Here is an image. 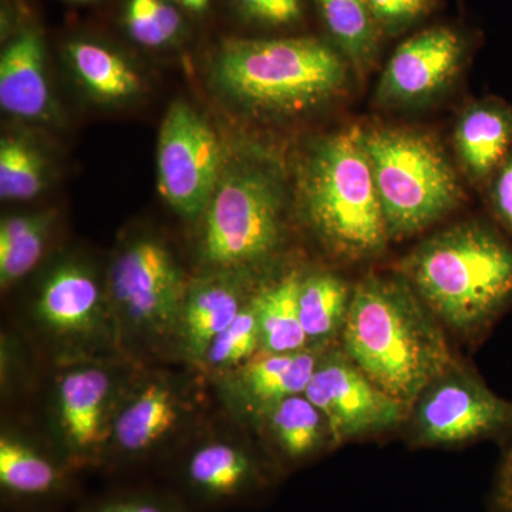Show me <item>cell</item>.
Returning <instances> with one entry per match:
<instances>
[{"label":"cell","instance_id":"obj_1","mask_svg":"<svg viewBox=\"0 0 512 512\" xmlns=\"http://www.w3.org/2000/svg\"><path fill=\"white\" fill-rule=\"evenodd\" d=\"M343 352L377 387L410 406L454 362L443 325L402 275L353 286Z\"/></svg>","mask_w":512,"mask_h":512},{"label":"cell","instance_id":"obj_2","mask_svg":"<svg viewBox=\"0 0 512 512\" xmlns=\"http://www.w3.org/2000/svg\"><path fill=\"white\" fill-rule=\"evenodd\" d=\"M399 275L441 325L481 335L512 306V239L487 222L453 225L417 245Z\"/></svg>","mask_w":512,"mask_h":512},{"label":"cell","instance_id":"obj_3","mask_svg":"<svg viewBox=\"0 0 512 512\" xmlns=\"http://www.w3.org/2000/svg\"><path fill=\"white\" fill-rule=\"evenodd\" d=\"M299 195L306 221L333 255L357 262L386 249L389 232L362 128H346L313 148Z\"/></svg>","mask_w":512,"mask_h":512},{"label":"cell","instance_id":"obj_4","mask_svg":"<svg viewBox=\"0 0 512 512\" xmlns=\"http://www.w3.org/2000/svg\"><path fill=\"white\" fill-rule=\"evenodd\" d=\"M218 86L255 111L298 113L342 89L346 64L335 47L316 37L231 39L214 64Z\"/></svg>","mask_w":512,"mask_h":512},{"label":"cell","instance_id":"obj_5","mask_svg":"<svg viewBox=\"0 0 512 512\" xmlns=\"http://www.w3.org/2000/svg\"><path fill=\"white\" fill-rule=\"evenodd\" d=\"M365 146L390 239L419 234L457 207L456 171L430 137L375 128L365 131Z\"/></svg>","mask_w":512,"mask_h":512},{"label":"cell","instance_id":"obj_6","mask_svg":"<svg viewBox=\"0 0 512 512\" xmlns=\"http://www.w3.org/2000/svg\"><path fill=\"white\" fill-rule=\"evenodd\" d=\"M284 238V192L274 175L241 168L224 178L205 210L201 254L208 265L247 268L275 254Z\"/></svg>","mask_w":512,"mask_h":512},{"label":"cell","instance_id":"obj_7","mask_svg":"<svg viewBox=\"0 0 512 512\" xmlns=\"http://www.w3.org/2000/svg\"><path fill=\"white\" fill-rule=\"evenodd\" d=\"M409 440L417 447H456L504 441L512 429V402L495 394L471 367L453 363L409 406Z\"/></svg>","mask_w":512,"mask_h":512},{"label":"cell","instance_id":"obj_8","mask_svg":"<svg viewBox=\"0 0 512 512\" xmlns=\"http://www.w3.org/2000/svg\"><path fill=\"white\" fill-rule=\"evenodd\" d=\"M221 146L217 134L183 101L171 104L157 148L161 197L188 218L204 214L217 188Z\"/></svg>","mask_w":512,"mask_h":512},{"label":"cell","instance_id":"obj_9","mask_svg":"<svg viewBox=\"0 0 512 512\" xmlns=\"http://www.w3.org/2000/svg\"><path fill=\"white\" fill-rule=\"evenodd\" d=\"M329 423L335 447L399 429L409 407L377 387L342 348L329 349L305 390Z\"/></svg>","mask_w":512,"mask_h":512},{"label":"cell","instance_id":"obj_10","mask_svg":"<svg viewBox=\"0 0 512 512\" xmlns=\"http://www.w3.org/2000/svg\"><path fill=\"white\" fill-rule=\"evenodd\" d=\"M111 289L120 311L151 333L177 325L185 301L183 274L163 244L138 239L114 264Z\"/></svg>","mask_w":512,"mask_h":512},{"label":"cell","instance_id":"obj_11","mask_svg":"<svg viewBox=\"0 0 512 512\" xmlns=\"http://www.w3.org/2000/svg\"><path fill=\"white\" fill-rule=\"evenodd\" d=\"M467 42L458 30L436 26L423 30L394 50L377 86V99L389 106L429 100L460 70Z\"/></svg>","mask_w":512,"mask_h":512},{"label":"cell","instance_id":"obj_12","mask_svg":"<svg viewBox=\"0 0 512 512\" xmlns=\"http://www.w3.org/2000/svg\"><path fill=\"white\" fill-rule=\"evenodd\" d=\"M279 467L229 443H207L185 457L178 480L185 494L205 507L244 503L266 493Z\"/></svg>","mask_w":512,"mask_h":512},{"label":"cell","instance_id":"obj_13","mask_svg":"<svg viewBox=\"0 0 512 512\" xmlns=\"http://www.w3.org/2000/svg\"><path fill=\"white\" fill-rule=\"evenodd\" d=\"M111 380L103 370L86 367L67 373L59 384V416L70 467L99 460L109 439Z\"/></svg>","mask_w":512,"mask_h":512},{"label":"cell","instance_id":"obj_14","mask_svg":"<svg viewBox=\"0 0 512 512\" xmlns=\"http://www.w3.org/2000/svg\"><path fill=\"white\" fill-rule=\"evenodd\" d=\"M326 350L328 345H311L295 353L259 350L238 367L234 390L239 402L261 419L286 397L305 393Z\"/></svg>","mask_w":512,"mask_h":512},{"label":"cell","instance_id":"obj_15","mask_svg":"<svg viewBox=\"0 0 512 512\" xmlns=\"http://www.w3.org/2000/svg\"><path fill=\"white\" fill-rule=\"evenodd\" d=\"M0 106L20 119L43 120L50 116L45 46L42 37L32 30L15 37L0 57Z\"/></svg>","mask_w":512,"mask_h":512},{"label":"cell","instance_id":"obj_16","mask_svg":"<svg viewBox=\"0 0 512 512\" xmlns=\"http://www.w3.org/2000/svg\"><path fill=\"white\" fill-rule=\"evenodd\" d=\"M181 409L177 396L163 383H150L121 410L111 429L114 450L123 460H140L177 426Z\"/></svg>","mask_w":512,"mask_h":512},{"label":"cell","instance_id":"obj_17","mask_svg":"<svg viewBox=\"0 0 512 512\" xmlns=\"http://www.w3.org/2000/svg\"><path fill=\"white\" fill-rule=\"evenodd\" d=\"M101 312L99 285L89 271L77 265L56 269L43 285L37 313L43 325L57 335H86Z\"/></svg>","mask_w":512,"mask_h":512},{"label":"cell","instance_id":"obj_18","mask_svg":"<svg viewBox=\"0 0 512 512\" xmlns=\"http://www.w3.org/2000/svg\"><path fill=\"white\" fill-rule=\"evenodd\" d=\"M456 146L468 173L490 178L512 151V104L500 99L473 104L458 121Z\"/></svg>","mask_w":512,"mask_h":512},{"label":"cell","instance_id":"obj_19","mask_svg":"<svg viewBox=\"0 0 512 512\" xmlns=\"http://www.w3.org/2000/svg\"><path fill=\"white\" fill-rule=\"evenodd\" d=\"M261 420L268 427L278 461L286 467L299 466L335 447L328 420L305 394L286 397Z\"/></svg>","mask_w":512,"mask_h":512},{"label":"cell","instance_id":"obj_20","mask_svg":"<svg viewBox=\"0 0 512 512\" xmlns=\"http://www.w3.org/2000/svg\"><path fill=\"white\" fill-rule=\"evenodd\" d=\"M18 439L0 440V487L6 497L18 501H43L66 491L67 470Z\"/></svg>","mask_w":512,"mask_h":512},{"label":"cell","instance_id":"obj_21","mask_svg":"<svg viewBox=\"0 0 512 512\" xmlns=\"http://www.w3.org/2000/svg\"><path fill=\"white\" fill-rule=\"evenodd\" d=\"M242 308L237 289L222 282L197 286L185 296L177 325L187 355L204 359L211 343L231 325Z\"/></svg>","mask_w":512,"mask_h":512},{"label":"cell","instance_id":"obj_22","mask_svg":"<svg viewBox=\"0 0 512 512\" xmlns=\"http://www.w3.org/2000/svg\"><path fill=\"white\" fill-rule=\"evenodd\" d=\"M301 282L298 274L285 276L252 299L264 352L295 353L311 346L299 313Z\"/></svg>","mask_w":512,"mask_h":512},{"label":"cell","instance_id":"obj_23","mask_svg":"<svg viewBox=\"0 0 512 512\" xmlns=\"http://www.w3.org/2000/svg\"><path fill=\"white\" fill-rule=\"evenodd\" d=\"M330 39L357 72L375 62L383 32L367 0H316Z\"/></svg>","mask_w":512,"mask_h":512},{"label":"cell","instance_id":"obj_24","mask_svg":"<svg viewBox=\"0 0 512 512\" xmlns=\"http://www.w3.org/2000/svg\"><path fill=\"white\" fill-rule=\"evenodd\" d=\"M353 288L332 274H315L302 279L299 313L311 345H329L342 336L352 301Z\"/></svg>","mask_w":512,"mask_h":512},{"label":"cell","instance_id":"obj_25","mask_svg":"<svg viewBox=\"0 0 512 512\" xmlns=\"http://www.w3.org/2000/svg\"><path fill=\"white\" fill-rule=\"evenodd\" d=\"M67 57L90 93L103 100H123L140 92L136 70L119 55L92 42H73Z\"/></svg>","mask_w":512,"mask_h":512},{"label":"cell","instance_id":"obj_26","mask_svg":"<svg viewBox=\"0 0 512 512\" xmlns=\"http://www.w3.org/2000/svg\"><path fill=\"white\" fill-rule=\"evenodd\" d=\"M45 187V167L39 154L18 138L0 143V197L6 201L32 200Z\"/></svg>","mask_w":512,"mask_h":512},{"label":"cell","instance_id":"obj_27","mask_svg":"<svg viewBox=\"0 0 512 512\" xmlns=\"http://www.w3.org/2000/svg\"><path fill=\"white\" fill-rule=\"evenodd\" d=\"M261 350L258 318L254 302L249 301L237 318L215 338L204 360L218 369H232L247 363Z\"/></svg>","mask_w":512,"mask_h":512},{"label":"cell","instance_id":"obj_28","mask_svg":"<svg viewBox=\"0 0 512 512\" xmlns=\"http://www.w3.org/2000/svg\"><path fill=\"white\" fill-rule=\"evenodd\" d=\"M47 228L49 220L10 245L5 251H0V282L3 286L13 284L35 268L45 251Z\"/></svg>","mask_w":512,"mask_h":512},{"label":"cell","instance_id":"obj_29","mask_svg":"<svg viewBox=\"0 0 512 512\" xmlns=\"http://www.w3.org/2000/svg\"><path fill=\"white\" fill-rule=\"evenodd\" d=\"M383 33L397 35L430 16L439 0H367Z\"/></svg>","mask_w":512,"mask_h":512},{"label":"cell","instance_id":"obj_30","mask_svg":"<svg viewBox=\"0 0 512 512\" xmlns=\"http://www.w3.org/2000/svg\"><path fill=\"white\" fill-rule=\"evenodd\" d=\"M126 26L138 45L160 47L170 42L158 19L156 0H128Z\"/></svg>","mask_w":512,"mask_h":512},{"label":"cell","instance_id":"obj_31","mask_svg":"<svg viewBox=\"0 0 512 512\" xmlns=\"http://www.w3.org/2000/svg\"><path fill=\"white\" fill-rule=\"evenodd\" d=\"M235 2L248 18L272 28L295 25L302 18L301 0H235Z\"/></svg>","mask_w":512,"mask_h":512},{"label":"cell","instance_id":"obj_32","mask_svg":"<svg viewBox=\"0 0 512 512\" xmlns=\"http://www.w3.org/2000/svg\"><path fill=\"white\" fill-rule=\"evenodd\" d=\"M490 180L491 210L498 225L512 239V151Z\"/></svg>","mask_w":512,"mask_h":512},{"label":"cell","instance_id":"obj_33","mask_svg":"<svg viewBox=\"0 0 512 512\" xmlns=\"http://www.w3.org/2000/svg\"><path fill=\"white\" fill-rule=\"evenodd\" d=\"M87 512H184L171 498L156 494L136 493L116 495L94 504Z\"/></svg>","mask_w":512,"mask_h":512},{"label":"cell","instance_id":"obj_34","mask_svg":"<svg viewBox=\"0 0 512 512\" xmlns=\"http://www.w3.org/2000/svg\"><path fill=\"white\" fill-rule=\"evenodd\" d=\"M491 512H512V429L503 441V456L490 495Z\"/></svg>","mask_w":512,"mask_h":512},{"label":"cell","instance_id":"obj_35","mask_svg":"<svg viewBox=\"0 0 512 512\" xmlns=\"http://www.w3.org/2000/svg\"><path fill=\"white\" fill-rule=\"evenodd\" d=\"M47 221L45 215H28V217H12L0 225V251H5L20 238Z\"/></svg>","mask_w":512,"mask_h":512},{"label":"cell","instance_id":"obj_36","mask_svg":"<svg viewBox=\"0 0 512 512\" xmlns=\"http://www.w3.org/2000/svg\"><path fill=\"white\" fill-rule=\"evenodd\" d=\"M178 2L185 6V8L194 10V12H201V10L207 8L210 0H178Z\"/></svg>","mask_w":512,"mask_h":512}]
</instances>
